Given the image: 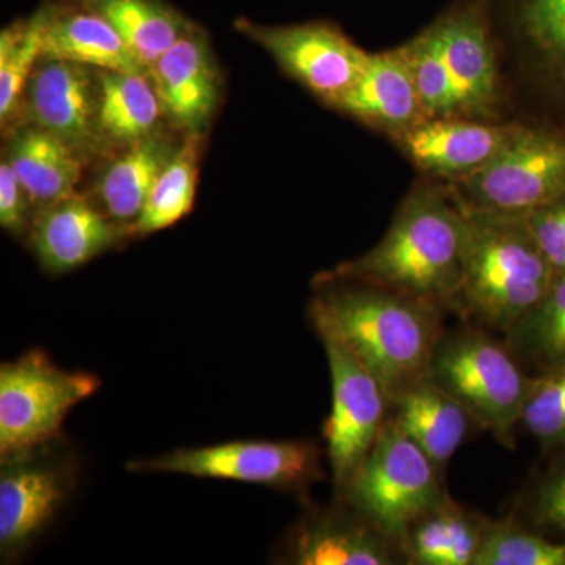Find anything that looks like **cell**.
Returning a JSON list of instances; mask_svg holds the SVG:
<instances>
[{
	"label": "cell",
	"mask_w": 565,
	"mask_h": 565,
	"mask_svg": "<svg viewBox=\"0 0 565 565\" xmlns=\"http://www.w3.org/2000/svg\"><path fill=\"white\" fill-rule=\"evenodd\" d=\"M326 351L332 377V411L323 423L330 470L337 494L360 470L388 418L390 401L377 379L332 327L310 315Z\"/></svg>",
	"instance_id": "9"
},
{
	"label": "cell",
	"mask_w": 565,
	"mask_h": 565,
	"mask_svg": "<svg viewBox=\"0 0 565 565\" xmlns=\"http://www.w3.org/2000/svg\"><path fill=\"white\" fill-rule=\"evenodd\" d=\"M334 109L386 137L424 120L422 99L403 50L367 52L359 79Z\"/></svg>",
	"instance_id": "19"
},
{
	"label": "cell",
	"mask_w": 565,
	"mask_h": 565,
	"mask_svg": "<svg viewBox=\"0 0 565 565\" xmlns=\"http://www.w3.org/2000/svg\"><path fill=\"white\" fill-rule=\"evenodd\" d=\"M455 84L457 115L498 121L500 71L486 0H460L434 20Z\"/></svg>",
	"instance_id": "12"
},
{
	"label": "cell",
	"mask_w": 565,
	"mask_h": 565,
	"mask_svg": "<svg viewBox=\"0 0 565 565\" xmlns=\"http://www.w3.org/2000/svg\"><path fill=\"white\" fill-rule=\"evenodd\" d=\"M44 13L17 21L0 33V120L2 128L17 111L43 47Z\"/></svg>",
	"instance_id": "29"
},
{
	"label": "cell",
	"mask_w": 565,
	"mask_h": 565,
	"mask_svg": "<svg viewBox=\"0 0 565 565\" xmlns=\"http://www.w3.org/2000/svg\"><path fill=\"white\" fill-rule=\"evenodd\" d=\"M525 218L556 277L565 274V195L530 212Z\"/></svg>",
	"instance_id": "34"
},
{
	"label": "cell",
	"mask_w": 565,
	"mask_h": 565,
	"mask_svg": "<svg viewBox=\"0 0 565 565\" xmlns=\"http://www.w3.org/2000/svg\"><path fill=\"white\" fill-rule=\"evenodd\" d=\"M448 494L444 471L388 414L366 460L337 497L401 546L408 527Z\"/></svg>",
	"instance_id": "5"
},
{
	"label": "cell",
	"mask_w": 565,
	"mask_h": 565,
	"mask_svg": "<svg viewBox=\"0 0 565 565\" xmlns=\"http://www.w3.org/2000/svg\"><path fill=\"white\" fill-rule=\"evenodd\" d=\"M178 148L172 139L158 131L128 147V151L111 163L98 185L104 212L111 221L131 230L152 185Z\"/></svg>",
	"instance_id": "24"
},
{
	"label": "cell",
	"mask_w": 565,
	"mask_h": 565,
	"mask_svg": "<svg viewBox=\"0 0 565 565\" xmlns=\"http://www.w3.org/2000/svg\"><path fill=\"white\" fill-rule=\"evenodd\" d=\"M125 234L131 233L73 192L40 207L31 226V244L46 273L65 274L109 250Z\"/></svg>",
	"instance_id": "17"
},
{
	"label": "cell",
	"mask_w": 565,
	"mask_h": 565,
	"mask_svg": "<svg viewBox=\"0 0 565 565\" xmlns=\"http://www.w3.org/2000/svg\"><path fill=\"white\" fill-rule=\"evenodd\" d=\"M321 462L322 451L315 441L243 440L132 460L128 470L245 482L307 498L311 487L326 478Z\"/></svg>",
	"instance_id": "8"
},
{
	"label": "cell",
	"mask_w": 565,
	"mask_h": 565,
	"mask_svg": "<svg viewBox=\"0 0 565 565\" xmlns=\"http://www.w3.org/2000/svg\"><path fill=\"white\" fill-rule=\"evenodd\" d=\"M148 74L161 102L163 117L188 134L202 131L221 93L206 35L192 25Z\"/></svg>",
	"instance_id": "18"
},
{
	"label": "cell",
	"mask_w": 565,
	"mask_h": 565,
	"mask_svg": "<svg viewBox=\"0 0 565 565\" xmlns=\"http://www.w3.org/2000/svg\"><path fill=\"white\" fill-rule=\"evenodd\" d=\"M520 126L522 122L433 117L390 140L424 174L456 184L486 169L511 143Z\"/></svg>",
	"instance_id": "13"
},
{
	"label": "cell",
	"mask_w": 565,
	"mask_h": 565,
	"mask_svg": "<svg viewBox=\"0 0 565 565\" xmlns=\"http://www.w3.org/2000/svg\"><path fill=\"white\" fill-rule=\"evenodd\" d=\"M32 125L70 143L82 158L102 141L98 128L99 84L92 66L40 58L24 92Z\"/></svg>",
	"instance_id": "15"
},
{
	"label": "cell",
	"mask_w": 565,
	"mask_h": 565,
	"mask_svg": "<svg viewBox=\"0 0 565 565\" xmlns=\"http://www.w3.org/2000/svg\"><path fill=\"white\" fill-rule=\"evenodd\" d=\"M102 140L131 145L158 132L161 102L148 73L96 70Z\"/></svg>",
	"instance_id": "25"
},
{
	"label": "cell",
	"mask_w": 565,
	"mask_h": 565,
	"mask_svg": "<svg viewBox=\"0 0 565 565\" xmlns=\"http://www.w3.org/2000/svg\"><path fill=\"white\" fill-rule=\"evenodd\" d=\"M41 58L81 63L96 70L148 73L139 55L103 14L79 0L44 3Z\"/></svg>",
	"instance_id": "20"
},
{
	"label": "cell",
	"mask_w": 565,
	"mask_h": 565,
	"mask_svg": "<svg viewBox=\"0 0 565 565\" xmlns=\"http://www.w3.org/2000/svg\"><path fill=\"white\" fill-rule=\"evenodd\" d=\"M504 341L520 362L533 364L539 373L565 364V274L557 275L544 302Z\"/></svg>",
	"instance_id": "28"
},
{
	"label": "cell",
	"mask_w": 565,
	"mask_h": 565,
	"mask_svg": "<svg viewBox=\"0 0 565 565\" xmlns=\"http://www.w3.org/2000/svg\"><path fill=\"white\" fill-rule=\"evenodd\" d=\"M489 520L448 494L408 527L401 542L405 564L475 565Z\"/></svg>",
	"instance_id": "22"
},
{
	"label": "cell",
	"mask_w": 565,
	"mask_h": 565,
	"mask_svg": "<svg viewBox=\"0 0 565 565\" xmlns=\"http://www.w3.org/2000/svg\"><path fill=\"white\" fill-rule=\"evenodd\" d=\"M422 99L424 115L433 117H459L455 84L441 51L440 36L434 21L401 46Z\"/></svg>",
	"instance_id": "31"
},
{
	"label": "cell",
	"mask_w": 565,
	"mask_h": 565,
	"mask_svg": "<svg viewBox=\"0 0 565 565\" xmlns=\"http://www.w3.org/2000/svg\"><path fill=\"white\" fill-rule=\"evenodd\" d=\"M202 141V134H188L184 143L178 148L172 161L167 163L158 181L152 185L143 210L129 230L131 234L147 236V234L162 232L192 211L196 180H199Z\"/></svg>",
	"instance_id": "27"
},
{
	"label": "cell",
	"mask_w": 565,
	"mask_h": 565,
	"mask_svg": "<svg viewBox=\"0 0 565 565\" xmlns=\"http://www.w3.org/2000/svg\"><path fill=\"white\" fill-rule=\"evenodd\" d=\"M463 277L449 310L508 337L552 289L556 274L525 217L468 210Z\"/></svg>",
	"instance_id": "3"
},
{
	"label": "cell",
	"mask_w": 565,
	"mask_h": 565,
	"mask_svg": "<svg viewBox=\"0 0 565 565\" xmlns=\"http://www.w3.org/2000/svg\"><path fill=\"white\" fill-rule=\"evenodd\" d=\"M310 315L323 319L382 385L390 404L429 377L444 305L321 275Z\"/></svg>",
	"instance_id": "1"
},
{
	"label": "cell",
	"mask_w": 565,
	"mask_h": 565,
	"mask_svg": "<svg viewBox=\"0 0 565 565\" xmlns=\"http://www.w3.org/2000/svg\"><path fill=\"white\" fill-rule=\"evenodd\" d=\"M448 185L468 210L525 217L565 195V131L522 122L486 169Z\"/></svg>",
	"instance_id": "7"
},
{
	"label": "cell",
	"mask_w": 565,
	"mask_h": 565,
	"mask_svg": "<svg viewBox=\"0 0 565 565\" xmlns=\"http://www.w3.org/2000/svg\"><path fill=\"white\" fill-rule=\"evenodd\" d=\"M57 438L2 457L0 468V555L21 556L68 501L77 468Z\"/></svg>",
	"instance_id": "10"
},
{
	"label": "cell",
	"mask_w": 565,
	"mask_h": 565,
	"mask_svg": "<svg viewBox=\"0 0 565 565\" xmlns=\"http://www.w3.org/2000/svg\"><path fill=\"white\" fill-rule=\"evenodd\" d=\"M98 11L139 55L148 71L192 22L166 0H79Z\"/></svg>",
	"instance_id": "26"
},
{
	"label": "cell",
	"mask_w": 565,
	"mask_h": 565,
	"mask_svg": "<svg viewBox=\"0 0 565 565\" xmlns=\"http://www.w3.org/2000/svg\"><path fill=\"white\" fill-rule=\"evenodd\" d=\"M280 563L292 565L405 564L401 546L344 498L310 508L286 534Z\"/></svg>",
	"instance_id": "14"
},
{
	"label": "cell",
	"mask_w": 565,
	"mask_h": 565,
	"mask_svg": "<svg viewBox=\"0 0 565 565\" xmlns=\"http://www.w3.org/2000/svg\"><path fill=\"white\" fill-rule=\"evenodd\" d=\"M7 159L29 200L39 207L71 195L81 180L79 152L40 126H25L14 134Z\"/></svg>",
	"instance_id": "23"
},
{
	"label": "cell",
	"mask_w": 565,
	"mask_h": 565,
	"mask_svg": "<svg viewBox=\"0 0 565 565\" xmlns=\"http://www.w3.org/2000/svg\"><path fill=\"white\" fill-rule=\"evenodd\" d=\"M429 379L455 396L478 427L490 430L505 448H514L533 377L505 341L473 323L445 330L430 362Z\"/></svg>",
	"instance_id": "4"
},
{
	"label": "cell",
	"mask_w": 565,
	"mask_h": 565,
	"mask_svg": "<svg viewBox=\"0 0 565 565\" xmlns=\"http://www.w3.org/2000/svg\"><path fill=\"white\" fill-rule=\"evenodd\" d=\"M28 193L22 189L9 159L0 162V225L11 234H22L29 225Z\"/></svg>",
	"instance_id": "35"
},
{
	"label": "cell",
	"mask_w": 565,
	"mask_h": 565,
	"mask_svg": "<svg viewBox=\"0 0 565 565\" xmlns=\"http://www.w3.org/2000/svg\"><path fill=\"white\" fill-rule=\"evenodd\" d=\"M527 77L565 121V0H486Z\"/></svg>",
	"instance_id": "16"
},
{
	"label": "cell",
	"mask_w": 565,
	"mask_h": 565,
	"mask_svg": "<svg viewBox=\"0 0 565 565\" xmlns=\"http://www.w3.org/2000/svg\"><path fill=\"white\" fill-rule=\"evenodd\" d=\"M390 415L441 471L478 426L470 412L429 377L390 404Z\"/></svg>",
	"instance_id": "21"
},
{
	"label": "cell",
	"mask_w": 565,
	"mask_h": 565,
	"mask_svg": "<svg viewBox=\"0 0 565 565\" xmlns=\"http://www.w3.org/2000/svg\"><path fill=\"white\" fill-rule=\"evenodd\" d=\"M527 525L565 539V451L535 479L522 500Z\"/></svg>",
	"instance_id": "33"
},
{
	"label": "cell",
	"mask_w": 565,
	"mask_h": 565,
	"mask_svg": "<svg viewBox=\"0 0 565 565\" xmlns=\"http://www.w3.org/2000/svg\"><path fill=\"white\" fill-rule=\"evenodd\" d=\"M467 236V212L449 185L419 182L370 252L322 275L370 282L449 311L463 277Z\"/></svg>",
	"instance_id": "2"
},
{
	"label": "cell",
	"mask_w": 565,
	"mask_h": 565,
	"mask_svg": "<svg viewBox=\"0 0 565 565\" xmlns=\"http://www.w3.org/2000/svg\"><path fill=\"white\" fill-rule=\"evenodd\" d=\"M98 375L71 371L31 349L0 366V457L50 444L74 407L102 388Z\"/></svg>",
	"instance_id": "6"
},
{
	"label": "cell",
	"mask_w": 565,
	"mask_h": 565,
	"mask_svg": "<svg viewBox=\"0 0 565 565\" xmlns=\"http://www.w3.org/2000/svg\"><path fill=\"white\" fill-rule=\"evenodd\" d=\"M475 565H565V539L550 541L514 516L490 519Z\"/></svg>",
	"instance_id": "30"
},
{
	"label": "cell",
	"mask_w": 565,
	"mask_h": 565,
	"mask_svg": "<svg viewBox=\"0 0 565 565\" xmlns=\"http://www.w3.org/2000/svg\"><path fill=\"white\" fill-rule=\"evenodd\" d=\"M520 424L545 452L565 451V364L531 379Z\"/></svg>",
	"instance_id": "32"
},
{
	"label": "cell",
	"mask_w": 565,
	"mask_h": 565,
	"mask_svg": "<svg viewBox=\"0 0 565 565\" xmlns=\"http://www.w3.org/2000/svg\"><path fill=\"white\" fill-rule=\"evenodd\" d=\"M234 25L327 106L337 107L366 62L367 52L329 22L263 25L241 18Z\"/></svg>",
	"instance_id": "11"
}]
</instances>
